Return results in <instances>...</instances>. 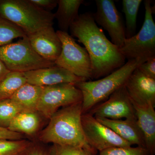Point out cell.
Instances as JSON below:
<instances>
[{
  "mask_svg": "<svg viewBox=\"0 0 155 155\" xmlns=\"http://www.w3.org/2000/svg\"><path fill=\"white\" fill-rule=\"evenodd\" d=\"M142 0H123L122 11L125 15V34L126 38L132 37L136 34L137 19Z\"/></svg>",
  "mask_w": 155,
  "mask_h": 155,
  "instance_id": "44dd1931",
  "label": "cell"
},
{
  "mask_svg": "<svg viewBox=\"0 0 155 155\" xmlns=\"http://www.w3.org/2000/svg\"><path fill=\"white\" fill-rule=\"evenodd\" d=\"M44 87L26 83L16 91L11 99L21 111H37Z\"/></svg>",
  "mask_w": 155,
  "mask_h": 155,
  "instance_id": "e0dca14e",
  "label": "cell"
},
{
  "mask_svg": "<svg viewBox=\"0 0 155 155\" xmlns=\"http://www.w3.org/2000/svg\"><path fill=\"white\" fill-rule=\"evenodd\" d=\"M81 92L75 84L62 83L44 87L36 110L41 116L47 119L59 110L82 102Z\"/></svg>",
  "mask_w": 155,
  "mask_h": 155,
  "instance_id": "ba28073f",
  "label": "cell"
},
{
  "mask_svg": "<svg viewBox=\"0 0 155 155\" xmlns=\"http://www.w3.org/2000/svg\"><path fill=\"white\" fill-rule=\"evenodd\" d=\"M27 83L23 72H10L0 81V101L8 99Z\"/></svg>",
  "mask_w": 155,
  "mask_h": 155,
  "instance_id": "ffe728a7",
  "label": "cell"
},
{
  "mask_svg": "<svg viewBox=\"0 0 155 155\" xmlns=\"http://www.w3.org/2000/svg\"><path fill=\"white\" fill-rule=\"evenodd\" d=\"M21 111L11 99L0 101V127L8 128L14 117Z\"/></svg>",
  "mask_w": 155,
  "mask_h": 155,
  "instance_id": "603a6c76",
  "label": "cell"
},
{
  "mask_svg": "<svg viewBox=\"0 0 155 155\" xmlns=\"http://www.w3.org/2000/svg\"><path fill=\"white\" fill-rule=\"evenodd\" d=\"M95 118L131 145H135L137 146L145 148L143 134L137 120H112L106 118Z\"/></svg>",
  "mask_w": 155,
  "mask_h": 155,
  "instance_id": "9a60e30c",
  "label": "cell"
},
{
  "mask_svg": "<svg viewBox=\"0 0 155 155\" xmlns=\"http://www.w3.org/2000/svg\"><path fill=\"white\" fill-rule=\"evenodd\" d=\"M30 143L23 139H0V155H23Z\"/></svg>",
  "mask_w": 155,
  "mask_h": 155,
  "instance_id": "cb8c5ba5",
  "label": "cell"
},
{
  "mask_svg": "<svg viewBox=\"0 0 155 155\" xmlns=\"http://www.w3.org/2000/svg\"><path fill=\"white\" fill-rule=\"evenodd\" d=\"M81 104L77 103L58 110L40 134V140L45 143L93 148L87 142L84 134Z\"/></svg>",
  "mask_w": 155,
  "mask_h": 155,
  "instance_id": "7a4b0ae2",
  "label": "cell"
},
{
  "mask_svg": "<svg viewBox=\"0 0 155 155\" xmlns=\"http://www.w3.org/2000/svg\"><path fill=\"white\" fill-rule=\"evenodd\" d=\"M72 36L84 45L91 61L92 79L105 77L125 64L119 48L97 25L93 13L80 14L69 28Z\"/></svg>",
  "mask_w": 155,
  "mask_h": 155,
  "instance_id": "6da1fadb",
  "label": "cell"
},
{
  "mask_svg": "<svg viewBox=\"0 0 155 155\" xmlns=\"http://www.w3.org/2000/svg\"><path fill=\"white\" fill-rule=\"evenodd\" d=\"M0 60L10 72L23 73L55 65L39 55L31 47L27 35L16 42L1 47Z\"/></svg>",
  "mask_w": 155,
  "mask_h": 155,
  "instance_id": "5b68a950",
  "label": "cell"
},
{
  "mask_svg": "<svg viewBox=\"0 0 155 155\" xmlns=\"http://www.w3.org/2000/svg\"><path fill=\"white\" fill-rule=\"evenodd\" d=\"M31 47L45 60L54 63L60 55L62 43L53 26L27 35Z\"/></svg>",
  "mask_w": 155,
  "mask_h": 155,
  "instance_id": "7c38bea8",
  "label": "cell"
},
{
  "mask_svg": "<svg viewBox=\"0 0 155 155\" xmlns=\"http://www.w3.org/2000/svg\"><path fill=\"white\" fill-rule=\"evenodd\" d=\"M97 155H150L147 149L137 146L110 148L99 152Z\"/></svg>",
  "mask_w": 155,
  "mask_h": 155,
  "instance_id": "484cf974",
  "label": "cell"
},
{
  "mask_svg": "<svg viewBox=\"0 0 155 155\" xmlns=\"http://www.w3.org/2000/svg\"><path fill=\"white\" fill-rule=\"evenodd\" d=\"M31 2L45 11L50 12L58 5V0H29Z\"/></svg>",
  "mask_w": 155,
  "mask_h": 155,
  "instance_id": "83f0119b",
  "label": "cell"
},
{
  "mask_svg": "<svg viewBox=\"0 0 155 155\" xmlns=\"http://www.w3.org/2000/svg\"><path fill=\"white\" fill-rule=\"evenodd\" d=\"M145 61L128 60L122 67L107 76L94 81L75 84L82 95V114L88 113L97 105L107 99L113 93L125 85L130 75Z\"/></svg>",
  "mask_w": 155,
  "mask_h": 155,
  "instance_id": "3957f363",
  "label": "cell"
},
{
  "mask_svg": "<svg viewBox=\"0 0 155 155\" xmlns=\"http://www.w3.org/2000/svg\"><path fill=\"white\" fill-rule=\"evenodd\" d=\"M0 17L19 27L26 35L53 26L54 14L45 11L29 0H0Z\"/></svg>",
  "mask_w": 155,
  "mask_h": 155,
  "instance_id": "277c9868",
  "label": "cell"
},
{
  "mask_svg": "<svg viewBox=\"0 0 155 155\" xmlns=\"http://www.w3.org/2000/svg\"><path fill=\"white\" fill-rule=\"evenodd\" d=\"M125 86L133 104L155 106V79L146 76L137 68L128 78Z\"/></svg>",
  "mask_w": 155,
  "mask_h": 155,
  "instance_id": "4fadbf2b",
  "label": "cell"
},
{
  "mask_svg": "<svg viewBox=\"0 0 155 155\" xmlns=\"http://www.w3.org/2000/svg\"><path fill=\"white\" fill-rule=\"evenodd\" d=\"M83 0H58V9L54 14L58 20L60 31L68 32L78 16V10L83 4Z\"/></svg>",
  "mask_w": 155,
  "mask_h": 155,
  "instance_id": "ac0fdd59",
  "label": "cell"
},
{
  "mask_svg": "<svg viewBox=\"0 0 155 155\" xmlns=\"http://www.w3.org/2000/svg\"><path fill=\"white\" fill-rule=\"evenodd\" d=\"M56 33L61 40L62 50L55 64L78 77L87 81L92 79L91 61L85 48L77 44L68 32L58 30Z\"/></svg>",
  "mask_w": 155,
  "mask_h": 155,
  "instance_id": "52a82bcc",
  "label": "cell"
},
{
  "mask_svg": "<svg viewBox=\"0 0 155 155\" xmlns=\"http://www.w3.org/2000/svg\"><path fill=\"white\" fill-rule=\"evenodd\" d=\"M23 135L22 134L13 132L8 128L0 127V139L18 140L22 139Z\"/></svg>",
  "mask_w": 155,
  "mask_h": 155,
  "instance_id": "f546056e",
  "label": "cell"
},
{
  "mask_svg": "<svg viewBox=\"0 0 155 155\" xmlns=\"http://www.w3.org/2000/svg\"><path fill=\"white\" fill-rule=\"evenodd\" d=\"M137 68L146 76L155 79V57L150 58Z\"/></svg>",
  "mask_w": 155,
  "mask_h": 155,
  "instance_id": "4316f807",
  "label": "cell"
},
{
  "mask_svg": "<svg viewBox=\"0 0 155 155\" xmlns=\"http://www.w3.org/2000/svg\"><path fill=\"white\" fill-rule=\"evenodd\" d=\"M40 116L37 111H21L14 117L8 129L22 134L33 135L40 127Z\"/></svg>",
  "mask_w": 155,
  "mask_h": 155,
  "instance_id": "d6986e66",
  "label": "cell"
},
{
  "mask_svg": "<svg viewBox=\"0 0 155 155\" xmlns=\"http://www.w3.org/2000/svg\"><path fill=\"white\" fill-rule=\"evenodd\" d=\"M81 123L87 142L97 151L114 147L132 146L88 113L82 114Z\"/></svg>",
  "mask_w": 155,
  "mask_h": 155,
  "instance_id": "9c48e42d",
  "label": "cell"
},
{
  "mask_svg": "<svg viewBox=\"0 0 155 155\" xmlns=\"http://www.w3.org/2000/svg\"><path fill=\"white\" fill-rule=\"evenodd\" d=\"M17 25L0 17V47L11 43L14 39L26 36Z\"/></svg>",
  "mask_w": 155,
  "mask_h": 155,
  "instance_id": "7402d4cb",
  "label": "cell"
},
{
  "mask_svg": "<svg viewBox=\"0 0 155 155\" xmlns=\"http://www.w3.org/2000/svg\"><path fill=\"white\" fill-rule=\"evenodd\" d=\"M24 73L27 83L39 86H50L62 83L76 84L87 81L56 65Z\"/></svg>",
  "mask_w": 155,
  "mask_h": 155,
  "instance_id": "5bb4252c",
  "label": "cell"
},
{
  "mask_svg": "<svg viewBox=\"0 0 155 155\" xmlns=\"http://www.w3.org/2000/svg\"><path fill=\"white\" fill-rule=\"evenodd\" d=\"M50 155H97L93 148L53 144L48 150Z\"/></svg>",
  "mask_w": 155,
  "mask_h": 155,
  "instance_id": "d4e9b609",
  "label": "cell"
},
{
  "mask_svg": "<svg viewBox=\"0 0 155 155\" xmlns=\"http://www.w3.org/2000/svg\"><path fill=\"white\" fill-rule=\"evenodd\" d=\"M133 104L135 109L137 124L144 137L145 148L150 155H154L155 106L152 104L144 105Z\"/></svg>",
  "mask_w": 155,
  "mask_h": 155,
  "instance_id": "2e32d148",
  "label": "cell"
},
{
  "mask_svg": "<svg viewBox=\"0 0 155 155\" xmlns=\"http://www.w3.org/2000/svg\"><path fill=\"white\" fill-rule=\"evenodd\" d=\"M145 15L141 29L132 37L126 38L119 48L125 60L140 59L146 62L155 57V23L153 17L151 1L144 2Z\"/></svg>",
  "mask_w": 155,
  "mask_h": 155,
  "instance_id": "8992f818",
  "label": "cell"
},
{
  "mask_svg": "<svg viewBox=\"0 0 155 155\" xmlns=\"http://www.w3.org/2000/svg\"><path fill=\"white\" fill-rule=\"evenodd\" d=\"M10 72L5 64L0 60V81Z\"/></svg>",
  "mask_w": 155,
  "mask_h": 155,
  "instance_id": "4dcf8cb0",
  "label": "cell"
},
{
  "mask_svg": "<svg viewBox=\"0 0 155 155\" xmlns=\"http://www.w3.org/2000/svg\"><path fill=\"white\" fill-rule=\"evenodd\" d=\"M88 113L95 118L137 120L135 109L125 85L119 87L107 99L97 105Z\"/></svg>",
  "mask_w": 155,
  "mask_h": 155,
  "instance_id": "30bf717a",
  "label": "cell"
},
{
  "mask_svg": "<svg viewBox=\"0 0 155 155\" xmlns=\"http://www.w3.org/2000/svg\"><path fill=\"white\" fill-rule=\"evenodd\" d=\"M23 155H50L48 150L38 144L31 143Z\"/></svg>",
  "mask_w": 155,
  "mask_h": 155,
  "instance_id": "f1b7e54d",
  "label": "cell"
},
{
  "mask_svg": "<svg viewBox=\"0 0 155 155\" xmlns=\"http://www.w3.org/2000/svg\"><path fill=\"white\" fill-rule=\"evenodd\" d=\"M95 2L97 11L93 13L95 22L107 31L111 42L119 48L126 39L121 14L113 0H96Z\"/></svg>",
  "mask_w": 155,
  "mask_h": 155,
  "instance_id": "8fae6325",
  "label": "cell"
}]
</instances>
